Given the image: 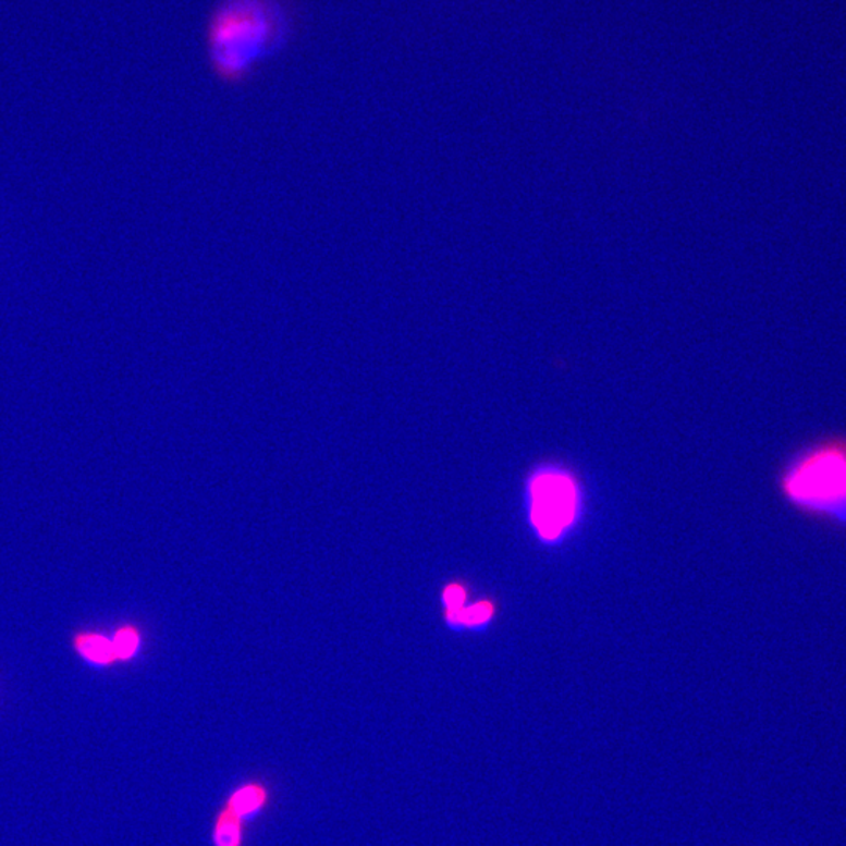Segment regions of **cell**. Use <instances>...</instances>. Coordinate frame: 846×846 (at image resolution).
Masks as SVG:
<instances>
[{
    "instance_id": "cell-1",
    "label": "cell",
    "mask_w": 846,
    "mask_h": 846,
    "mask_svg": "<svg viewBox=\"0 0 846 846\" xmlns=\"http://www.w3.org/2000/svg\"><path fill=\"white\" fill-rule=\"evenodd\" d=\"M296 21L294 0H219L205 28L210 73L224 87H244L291 42Z\"/></svg>"
},
{
    "instance_id": "cell-8",
    "label": "cell",
    "mask_w": 846,
    "mask_h": 846,
    "mask_svg": "<svg viewBox=\"0 0 846 846\" xmlns=\"http://www.w3.org/2000/svg\"><path fill=\"white\" fill-rule=\"evenodd\" d=\"M216 844L217 846L241 845V819L230 809L224 810L217 824Z\"/></svg>"
},
{
    "instance_id": "cell-7",
    "label": "cell",
    "mask_w": 846,
    "mask_h": 846,
    "mask_svg": "<svg viewBox=\"0 0 846 846\" xmlns=\"http://www.w3.org/2000/svg\"><path fill=\"white\" fill-rule=\"evenodd\" d=\"M112 641L118 662H127L137 654L138 646H140V634L135 627L123 626L113 634Z\"/></svg>"
},
{
    "instance_id": "cell-2",
    "label": "cell",
    "mask_w": 846,
    "mask_h": 846,
    "mask_svg": "<svg viewBox=\"0 0 846 846\" xmlns=\"http://www.w3.org/2000/svg\"><path fill=\"white\" fill-rule=\"evenodd\" d=\"M788 505L846 530V437L817 439L795 453L777 478Z\"/></svg>"
},
{
    "instance_id": "cell-9",
    "label": "cell",
    "mask_w": 846,
    "mask_h": 846,
    "mask_svg": "<svg viewBox=\"0 0 846 846\" xmlns=\"http://www.w3.org/2000/svg\"><path fill=\"white\" fill-rule=\"evenodd\" d=\"M444 601L449 612L462 609L464 601H466V591H464L462 587H458V585H452V587H449L447 591H445Z\"/></svg>"
},
{
    "instance_id": "cell-3",
    "label": "cell",
    "mask_w": 846,
    "mask_h": 846,
    "mask_svg": "<svg viewBox=\"0 0 846 846\" xmlns=\"http://www.w3.org/2000/svg\"><path fill=\"white\" fill-rule=\"evenodd\" d=\"M528 523L545 544H556L573 530L580 512L576 478L560 467H541L527 485Z\"/></svg>"
},
{
    "instance_id": "cell-4",
    "label": "cell",
    "mask_w": 846,
    "mask_h": 846,
    "mask_svg": "<svg viewBox=\"0 0 846 846\" xmlns=\"http://www.w3.org/2000/svg\"><path fill=\"white\" fill-rule=\"evenodd\" d=\"M71 646L82 660L93 666L107 667L118 662L112 638L95 630L74 632Z\"/></svg>"
},
{
    "instance_id": "cell-6",
    "label": "cell",
    "mask_w": 846,
    "mask_h": 846,
    "mask_svg": "<svg viewBox=\"0 0 846 846\" xmlns=\"http://www.w3.org/2000/svg\"><path fill=\"white\" fill-rule=\"evenodd\" d=\"M494 615V606L489 602L475 603L470 606H462L458 610L449 612V620L453 623H462L463 626L477 627L491 621Z\"/></svg>"
},
{
    "instance_id": "cell-5",
    "label": "cell",
    "mask_w": 846,
    "mask_h": 846,
    "mask_svg": "<svg viewBox=\"0 0 846 846\" xmlns=\"http://www.w3.org/2000/svg\"><path fill=\"white\" fill-rule=\"evenodd\" d=\"M266 801V792L256 785H248V787L241 788L234 796H232L230 802V809L232 813L242 819V817L249 816V813L256 812L260 806Z\"/></svg>"
}]
</instances>
